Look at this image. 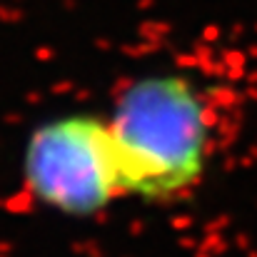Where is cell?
<instances>
[{
  "mask_svg": "<svg viewBox=\"0 0 257 257\" xmlns=\"http://www.w3.org/2000/svg\"><path fill=\"white\" fill-rule=\"evenodd\" d=\"M23 172L28 190L65 215H95L120 195V175L107 120L70 115L33 133Z\"/></svg>",
  "mask_w": 257,
  "mask_h": 257,
  "instance_id": "cell-2",
  "label": "cell"
},
{
  "mask_svg": "<svg viewBox=\"0 0 257 257\" xmlns=\"http://www.w3.org/2000/svg\"><path fill=\"white\" fill-rule=\"evenodd\" d=\"M107 127L122 192L168 200L200 180L210 127L205 102L187 80L150 75L133 83Z\"/></svg>",
  "mask_w": 257,
  "mask_h": 257,
  "instance_id": "cell-1",
  "label": "cell"
}]
</instances>
